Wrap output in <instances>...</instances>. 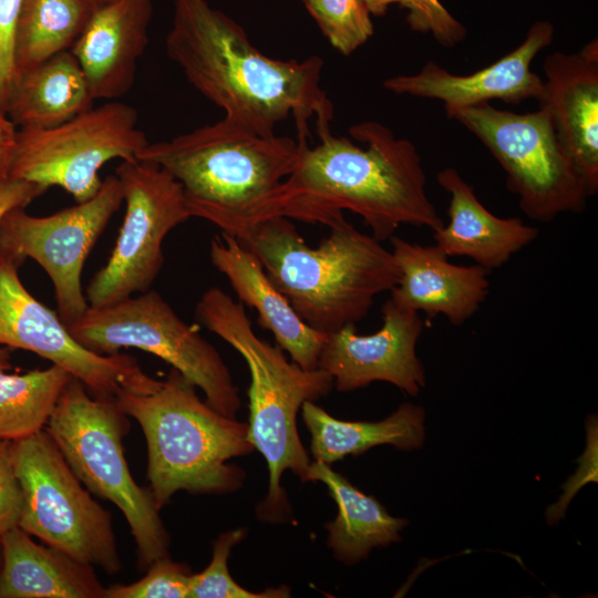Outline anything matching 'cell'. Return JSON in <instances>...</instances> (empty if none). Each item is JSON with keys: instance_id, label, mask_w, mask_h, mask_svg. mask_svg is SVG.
<instances>
[{"instance_id": "cell-35", "label": "cell", "mask_w": 598, "mask_h": 598, "mask_svg": "<svg viewBox=\"0 0 598 598\" xmlns=\"http://www.w3.org/2000/svg\"><path fill=\"white\" fill-rule=\"evenodd\" d=\"M48 188L24 179L8 177L0 181V225L4 216L16 208H25Z\"/></svg>"}, {"instance_id": "cell-17", "label": "cell", "mask_w": 598, "mask_h": 598, "mask_svg": "<svg viewBox=\"0 0 598 598\" xmlns=\"http://www.w3.org/2000/svg\"><path fill=\"white\" fill-rule=\"evenodd\" d=\"M544 95L555 128L589 196L598 192V40L576 53L554 52L544 62Z\"/></svg>"}, {"instance_id": "cell-1", "label": "cell", "mask_w": 598, "mask_h": 598, "mask_svg": "<svg viewBox=\"0 0 598 598\" xmlns=\"http://www.w3.org/2000/svg\"><path fill=\"white\" fill-rule=\"evenodd\" d=\"M319 143L298 136V159L279 187L274 216L331 227L343 210L363 218L372 236L384 241L402 225L432 230L443 221L426 193V174L416 146L395 137L377 121L349 128L352 138L336 136L330 123L317 124Z\"/></svg>"}, {"instance_id": "cell-15", "label": "cell", "mask_w": 598, "mask_h": 598, "mask_svg": "<svg viewBox=\"0 0 598 598\" xmlns=\"http://www.w3.org/2000/svg\"><path fill=\"white\" fill-rule=\"evenodd\" d=\"M382 327L368 336L358 334L354 323L327 336L318 369L332 377L338 391L384 381L415 396L425 386V370L416 355L423 330L420 313L389 298L382 307Z\"/></svg>"}, {"instance_id": "cell-33", "label": "cell", "mask_w": 598, "mask_h": 598, "mask_svg": "<svg viewBox=\"0 0 598 598\" xmlns=\"http://www.w3.org/2000/svg\"><path fill=\"white\" fill-rule=\"evenodd\" d=\"M22 492L11 457V441H0V536L18 526Z\"/></svg>"}, {"instance_id": "cell-12", "label": "cell", "mask_w": 598, "mask_h": 598, "mask_svg": "<svg viewBox=\"0 0 598 598\" xmlns=\"http://www.w3.org/2000/svg\"><path fill=\"white\" fill-rule=\"evenodd\" d=\"M125 213L107 262L86 287L91 307L150 290L164 262L167 234L192 217L182 185L161 166L141 159L116 168Z\"/></svg>"}, {"instance_id": "cell-23", "label": "cell", "mask_w": 598, "mask_h": 598, "mask_svg": "<svg viewBox=\"0 0 598 598\" xmlns=\"http://www.w3.org/2000/svg\"><path fill=\"white\" fill-rule=\"evenodd\" d=\"M94 101L69 50L16 73L3 111L18 130H43L87 111Z\"/></svg>"}, {"instance_id": "cell-24", "label": "cell", "mask_w": 598, "mask_h": 598, "mask_svg": "<svg viewBox=\"0 0 598 598\" xmlns=\"http://www.w3.org/2000/svg\"><path fill=\"white\" fill-rule=\"evenodd\" d=\"M322 482L338 505L334 520L326 524L327 545L336 559L346 565L365 559L374 547H386L401 542L400 532L408 519L391 516L382 504L365 495L330 465L311 462L307 482Z\"/></svg>"}, {"instance_id": "cell-19", "label": "cell", "mask_w": 598, "mask_h": 598, "mask_svg": "<svg viewBox=\"0 0 598 598\" xmlns=\"http://www.w3.org/2000/svg\"><path fill=\"white\" fill-rule=\"evenodd\" d=\"M152 14V0H113L94 10L70 50L94 100H115L131 90Z\"/></svg>"}, {"instance_id": "cell-11", "label": "cell", "mask_w": 598, "mask_h": 598, "mask_svg": "<svg viewBox=\"0 0 598 598\" xmlns=\"http://www.w3.org/2000/svg\"><path fill=\"white\" fill-rule=\"evenodd\" d=\"M148 143L136 110L107 102L54 127L18 130L9 177L59 186L81 203L100 189L105 163L137 159Z\"/></svg>"}, {"instance_id": "cell-3", "label": "cell", "mask_w": 598, "mask_h": 598, "mask_svg": "<svg viewBox=\"0 0 598 598\" xmlns=\"http://www.w3.org/2000/svg\"><path fill=\"white\" fill-rule=\"evenodd\" d=\"M234 237L257 256L298 316L324 334L363 319L374 298L391 291L401 277L392 251L344 218L316 248L282 216Z\"/></svg>"}, {"instance_id": "cell-29", "label": "cell", "mask_w": 598, "mask_h": 598, "mask_svg": "<svg viewBox=\"0 0 598 598\" xmlns=\"http://www.w3.org/2000/svg\"><path fill=\"white\" fill-rule=\"evenodd\" d=\"M247 530L238 528L218 536L213 546V558L205 570L192 575L190 598H280L289 597L285 586L267 589L262 592L249 591L231 578L228 558L231 548L244 539Z\"/></svg>"}, {"instance_id": "cell-31", "label": "cell", "mask_w": 598, "mask_h": 598, "mask_svg": "<svg viewBox=\"0 0 598 598\" xmlns=\"http://www.w3.org/2000/svg\"><path fill=\"white\" fill-rule=\"evenodd\" d=\"M400 7L406 11V22L414 32L431 34L446 49L461 43L467 30L440 0H401Z\"/></svg>"}, {"instance_id": "cell-37", "label": "cell", "mask_w": 598, "mask_h": 598, "mask_svg": "<svg viewBox=\"0 0 598 598\" xmlns=\"http://www.w3.org/2000/svg\"><path fill=\"white\" fill-rule=\"evenodd\" d=\"M371 16L380 17L385 14L389 7L400 3L401 0H362Z\"/></svg>"}, {"instance_id": "cell-26", "label": "cell", "mask_w": 598, "mask_h": 598, "mask_svg": "<svg viewBox=\"0 0 598 598\" xmlns=\"http://www.w3.org/2000/svg\"><path fill=\"white\" fill-rule=\"evenodd\" d=\"M95 9L86 0H23L14 34L13 75L71 50Z\"/></svg>"}, {"instance_id": "cell-27", "label": "cell", "mask_w": 598, "mask_h": 598, "mask_svg": "<svg viewBox=\"0 0 598 598\" xmlns=\"http://www.w3.org/2000/svg\"><path fill=\"white\" fill-rule=\"evenodd\" d=\"M10 368V359L0 360V441L13 442L45 427L73 377L55 364L22 374Z\"/></svg>"}, {"instance_id": "cell-5", "label": "cell", "mask_w": 598, "mask_h": 598, "mask_svg": "<svg viewBox=\"0 0 598 598\" xmlns=\"http://www.w3.org/2000/svg\"><path fill=\"white\" fill-rule=\"evenodd\" d=\"M114 401L142 427L148 488L159 509L178 491L223 494L241 486L244 471L227 462L255 450L248 424L202 401L179 371L173 368L152 393L122 390Z\"/></svg>"}, {"instance_id": "cell-13", "label": "cell", "mask_w": 598, "mask_h": 598, "mask_svg": "<svg viewBox=\"0 0 598 598\" xmlns=\"http://www.w3.org/2000/svg\"><path fill=\"white\" fill-rule=\"evenodd\" d=\"M20 259L0 247V346L31 351L68 371L95 398L126 390L152 393L162 381L125 353L100 354L81 346L56 311L34 298L19 277Z\"/></svg>"}, {"instance_id": "cell-16", "label": "cell", "mask_w": 598, "mask_h": 598, "mask_svg": "<svg viewBox=\"0 0 598 598\" xmlns=\"http://www.w3.org/2000/svg\"><path fill=\"white\" fill-rule=\"evenodd\" d=\"M553 24L537 21L517 48L474 73L454 74L429 61L417 73L389 78L382 85L395 94L442 101L445 109L489 103L492 100L509 104L529 99L539 102L544 95V80L532 70V62L553 42Z\"/></svg>"}, {"instance_id": "cell-9", "label": "cell", "mask_w": 598, "mask_h": 598, "mask_svg": "<svg viewBox=\"0 0 598 598\" xmlns=\"http://www.w3.org/2000/svg\"><path fill=\"white\" fill-rule=\"evenodd\" d=\"M65 326L93 352L114 354L123 348H136L161 358L199 388L213 409L236 417L241 401L223 358L157 291L147 290L104 307L90 306Z\"/></svg>"}, {"instance_id": "cell-32", "label": "cell", "mask_w": 598, "mask_h": 598, "mask_svg": "<svg viewBox=\"0 0 598 598\" xmlns=\"http://www.w3.org/2000/svg\"><path fill=\"white\" fill-rule=\"evenodd\" d=\"M596 415L587 420V446L578 460V468L563 485L564 494L546 511L548 524L553 525L565 516L569 502L586 483L598 481L597 455H598V426Z\"/></svg>"}, {"instance_id": "cell-28", "label": "cell", "mask_w": 598, "mask_h": 598, "mask_svg": "<svg viewBox=\"0 0 598 598\" xmlns=\"http://www.w3.org/2000/svg\"><path fill=\"white\" fill-rule=\"evenodd\" d=\"M330 44L343 55L373 34L371 13L362 0H301Z\"/></svg>"}, {"instance_id": "cell-4", "label": "cell", "mask_w": 598, "mask_h": 598, "mask_svg": "<svg viewBox=\"0 0 598 598\" xmlns=\"http://www.w3.org/2000/svg\"><path fill=\"white\" fill-rule=\"evenodd\" d=\"M298 154L292 138L262 136L224 116L172 140L148 143L137 159L161 166L182 185L192 217L236 236L272 217L279 187Z\"/></svg>"}, {"instance_id": "cell-8", "label": "cell", "mask_w": 598, "mask_h": 598, "mask_svg": "<svg viewBox=\"0 0 598 598\" xmlns=\"http://www.w3.org/2000/svg\"><path fill=\"white\" fill-rule=\"evenodd\" d=\"M445 111L498 162L527 217L548 223L586 208L588 190L547 109L518 114L483 103Z\"/></svg>"}, {"instance_id": "cell-25", "label": "cell", "mask_w": 598, "mask_h": 598, "mask_svg": "<svg viewBox=\"0 0 598 598\" xmlns=\"http://www.w3.org/2000/svg\"><path fill=\"white\" fill-rule=\"evenodd\" d=\"M302 419L311 434L315 461L330 465L347 455L390 444L403 451L420 448L425 439V412L422 406L403 403L379 422H350L334 419L312 401L302 406Z\"/></svg>"}, {"instance_id": "cell-14", "label": "cell", "mask_w": 598, "mask_h": 598, "mask_svg": "<svg viewBox=\"0 0 598 598\" xmlns=\"http://www.w3.org/2000/svg\"><path fill=\"white\" fill-rule=\"evenodd\" d=\"M123 203L116 175L102 181L90 199L48 216L24 208L9 212L0 225V247L21 261L32 258L50 277L56 312L64 324L90 307L82 288V269L97 238Z\"/></svg>"}, {"instance_id": "cell-40", "label": "cell", "mask_w": 598, "mask_h": 598, "mask_svg": "<svg viewBox=\"0 0 598 598\" xmlns=\"http://www.w3.org/2000/svg\"><path fill=\"white\" fill-rule=\"evenodd\" d=\"M0 556H1V544H0Z\"/></svg>"}, {"instance_id": "cell-38", "label": "cell", "mask_w": 598, "mask_h": 598, "mask_svg": "<svg viewBox=\"0 0 598 598\" xmlns=\"http://www.w3.org/2000/svg\"><path fill=\"white\" fill-rule=\"evenodd\" d=\"M10 349L8 347H1L0 348V360L1 359H10Z\"/></svg>"}, {"instance_id": "cell-18", "label": "cell", "mask_w": 598, "mask_h": 598, "mask_svg": "<svg viewBox=\"0 0 598 598\" xmlns=\"http://www.w3.org/2000/svg\"><path fill=\"white\" fill-rule=\"evenodd\" d=\"M392 255L401 277L390 291L398 305L429 319L443 315L453 326L468 320L489 292L488 270L478 266H460L435 245L423 246L393 235Z\"/></svg>"}, {"instance_id": "cell-10", "label": "cell", "mask_w": 598, "mask_h": 598, "mask_svg": "<svg viewBox=\"0 0 598 598\" xmlns=\"http://www.w3.org/2000/svg\"><path fill=\"white\" fill-rule=\"evenodd\" d=\"M11 457L22 492L18 526L48 546L117 574L122 561L111 513L83 488L45 429L11 442Z\"/></svg>"}, {"instance_id": "cell-34", "label": "cell", "mask_w": 598, "mask_h": 598, "mask_svg": "<svg viewBox=\"0 0 598 598\" xmlns=\"http://www.w3.org/2000/svg\"><path fill=\"white\" fill-rule=\"evenodd\" d=\"M23 0H0V107L13 78V47L16 27Z\"/></svg>"}, {"instance_id": "cell-2", "label": "cell", "mask_w": 598, "mask_h": 598, "mask_svg": "<svg viewBox=\"0 0 598 598\" xmlns=\"http://www.w3.org/2000/svg\"><path fill=\"white\" fill-rule=\"evenodd\" d=\"M173 20L165 40L168 58L188 82L229 117L262 136L275 135L291 115L298 136L308 121L330 123L334 107L320 86L323 61L269 58L245 30L206 0H172Z\"/></svg>"}, {"instance_id": "cell-6", "label": "cell", "mask_w": 598, "mask_h": 598, "mask_svg": "<svg viewBox=\"0 0 598 598\" xmlns=\"http://www.w3.org/2000/svg\"><path fill=\"white\" fill-rule=\"evenodd\" d=\"M196 316L203 326L239 352L248 365V436L269 470V489L260 514L262 518H272L286 506L280 485L285 471L290 470L307 482L311 462L297 431L299 409L306 401L315 402L327 395L333 379L324 370H305L289 362L279 347H272L254 332L244 305L219 288L212 287L202 295Z\"/></svg>"}, {"instance_id": "cell-30", "label": "cell", "mask_w": 598, "mask_h": 598, "mask_svg": "<svg viewBox=\"0 0 598 598\" xmlns=\"http://www.w3.org/2000/svg\"><path fill=\"white\" fill-rule=\"evenodd\" d=\"M192 575L187 566L167 556L154 561L142 579L107 587L105 598H186L189 597Z\"/></svg>"}, {"instance_id": "cell-21", "label": "cell", "mask_w": 598, "mask_h": 598, "mask_svg": "<svg viewBox=\"0 0 598 598\" xmlns=\"http://www.w3.org/2000/svg\"><path fill=\"white\" fill-rule=\"evenodd\" d=\"M437 183L450 195L448 223L433 230V238L447 257L471 258L491 271L537 238L538 229L519 217L492 214L455 168L441 171Z\"/></svg>"}, {"instance_id": "cell-22", "label": "cell", "mask_w": 598, "mask_h": 598, "mask_svg": "<svg viewBox=\"0 0 598 598\" xmlns=\"http://www.w3.org/2000/svg\"><path fill=\"white\" fill-rule=\"evenodd\" d=\"M0 598H105L93 566L32 540L19 526L0 536Z\"/></svg>"}, {"instance_id": "cell-20", "label": "cell", "mask_w": 598, "mask_h": 598, "mask_svg": "<svg viewBox=\"0 0 598 598\" xmlns=\"http://www.w3.org/2000/svg\"><path fill=\"white\" fill-rule=\"evenodd\" d=\"M213 266L229 281L240 302L258 312L261 328L305 370L318 369L327 336L308 326L272 285L257 256L234 236L221 233L210 241Z\"/></svg>"}, {"instance_id": "cell-7", "label": "cell", "mask_w": 598, "mask_h": 598, "mask_svg": "<svg viewBox=\"0 0 598 598\" xmlns=\"http://www.w3.org/2000/svg\"><path fill=\"white\" fill-rule=\"evenodd\" d=\"M127 415L112 399L93 396L72 378L45 425L79 481L123 513L136 544L140 569L168 556L169 537L150 488L133 478L122 440Z\"/></svg>"}, {"instance_id": "cell-39", "label": "cell", "mask_w": 598, "mask_h": 598, "mask_svg": "<svg viewBox=\"0 0 598 598\" xmlns=\"http://www.w3.org/2000/svg\"><path fill=\"white\" fill-rule=\"evenodd\" d=\"M89 1L91 4H93L95 8L102 6V4H105L110 1H113V0H86Z\"/></svg>"}, {"instance_id": "cell-36", "label": "cell", "mask_w": 598, "mask_h": 598, "mask_svg": "<svg viewBox=\"0 0 598 598\" xmlns=\"http://www.w3.org/2000/svg\"><path fill=\"white\" fill-rule=\"evenodd\" d=\"M17 132L16 125L0 107V181L9 177Z\"/></svg>"}]
</instances>
